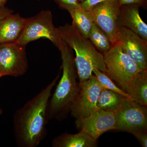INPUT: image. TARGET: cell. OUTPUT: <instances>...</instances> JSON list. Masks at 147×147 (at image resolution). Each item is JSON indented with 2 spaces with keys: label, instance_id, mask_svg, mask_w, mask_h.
<instances>
[{
  "label": "cell",
  "instance_id": "6da1fadb",
  "mask_svg": "<svg viewBox=\"0 0 147 147\" xmlns=\"http://www.w3.org/2000/svg\"><path fill=\"white\" fill-rule=\"evenodd\" d=\"M59 74L45 88L19 108L13 116L16 143L23 147L37 146L46 134L47 106Z\"/></svg>",
  "mask_w": 147,
  "mask_h": 147
},
{
  "label": "cell",
  "instance_id": "7a4b0ae2",
  "mask_svg": "<svg viewBox=\"0 0 147 147\" xmlns=\"http://www.w3.org/2000/svg\"><path fill=\"white\" fill-rule=\"evenodd\" d=\"M59 50L62 61L63 74L47 106V120L60 118L69 111L78 90L77 70L72 49L62 39Z\"/></svg>",
  "mask_w": 147,
  "mask_h": 147
},
{
  "label": "cell",
  "instance_id": "3957f363",
  "mask_svg": "<svg viewBox=\"0 0 147 147\" xmlns=\"http://www.w3.org/2000/svg\"><path fill=\"white\" fill-rule=\"evenodd\" d=\"M58 29L61 38L75 52L74 61L79 83L89 79L94 68L106 73L103 54L88 38L83 36L72 24L67 23Z\"/></svg>",
  "mask_w": 147,
  "mask_h": 147
},
{
  "label": "cell",
  "instance_id": "277c9868",
  "mask_svg": "<svg viewBox=\"0 0 147 147\" xmlns=\"http://www.w3.org/2000/svg\"><path fill=\"white\" fill-rule=\"evenodd\" d=\"M106 73L123 91L129 95L141 71L137 63L124 53L119 43L103 54Z\"/></svg>",
  "mask_w": 147,
  "mask_h": 147
},
{
  "label": "cell",
  "instance_id": "5b68a950",
  "mask_svg": "<svg viewBox=\"0 0 147 147\" xmlns=\"http://www.w3.org/2000/svg\"><path fill=\"white\" fill-rule=\"evenodd\" d=\"M41 38L49 40L58 49L62 40L58 28L53 24L50 10H42L34 16L26 18L23 30L15 42L26 46L29 42Z\"/></svg>",
  "mask_w": 147,
  "mask_h": 147
},
{
  "label": "cell",
  "instance_id": "8992f818",
  "mask_svg": "<svg viewBox=\"0 0 147 147\" xmlns=\"http://www.w3.org/2000/svg\"><path fill=\"white\" fill-rule=\"evenodd\" d=\"M116 129L133 134L147 131V107L142 106L128 98H124L115 112Z\"/></svg>",
  "mask_w": 147,
  "mask_h": 147
},
{
  "label": "cell",
  "instance_id": "52a82bcc",
  "mask_svg": "<svg viewBox=\"0 0 147 147\" xmlns=\"http://www.w3.org/2000/svg\"><path fill=\"white\" fill-rule=\"evenodd\" d=\"M120 7L119 0H106L89 11L93 22L105 32L112 45L119 42L120 29L117 20Z\"/></svg>",
  "mask_w": 147,
  "mask_h": 147
},
{
  "label": "cell",
  "instance_id": "ba28073f",
  "mask_svg": "<svg viewBox=\"0 0 147 147\" xmlns=\"http://www.w3.org/2000/svg\"><path fill=\"white\" fill-rule=\"evenodd\" d=\"M102 89L95 76L79 83L76 97L70 108L71 115L76 119L89 115L95 110L98 109L97 102Z\"/></svg>",
  "mask_w": 147,
  "mask_h": 147
},
{
  "label": "cell",
  "instance_id": "9c48e42d",
  "mask_svg": "<svg viewBox=\"0 0 147 147\" xmlns=\"http://www.w3.org/2000/svg\"><path fill=\"white\" fill-rule=\"evenodd\" d=\"M28 67L26 46L16 42L0 43V70L3 76H22Z\"/></svg>",
  "mask_w": 147,
  "mask_h": 147
},
{
  "label": "cell",
  "instance_id": "30bf717a",
  "mask_svg": "<svg viewBox=\"0 0 147 147\" xmlns=\"http://www.w3.org/2000/svg\"><path fill=\"white\" fill-rule=\"evenodd\" d=\"M115 112L98 109L87 117L76 119V127L97 140L106 131L116 129Z\"/></svg>",
  "mask_w": 147,
  "mask_h": 147
},
{
  "label": "cell",
  "instance_id": "8fae6325",
  "mask_svg": "<svg viewBox=\"0 0 147 147\" xmlns=\"http://www.w3.org/2000/svg\"><path fill=\"white\" fill-rule=\"evenodd\" d=\"M118 43L141 70L147 69V40L125 28H120Z\"/></svg>",
  "mask_w": 147,
  "mask_h": 147
},
{
  "label": "cell",
  "instance_id": "7c38bea8",
  "mask_svg": "<svg viewBox=\"0 0 147 147\" xmlns=\"http://www.w3.org/2000/svg\"><path fill=\"white\" fill-rule=\"evenodd\" d=\"M140 7L135 4L121 5L117 26L119 29H128L147 40V25L140 16Z\"/></svg>",
  "mask_w": 147,
  "mask_h": 147
},
{
  "label": "cell",
  "instance_id": "4fadbf2b",
  "mask_svg": "<svg viewBox=\"0 0 147 147\" xmlns=\"http://www.w3.org/2000/svg\"><path fill=\"white\" fill-rule=\"evenodd\" d=\"M25 19L19 13L9 14L0 21V43L15 42L24 28Z\"/></svg>",
  "mask_w": 147,
  "mask_h": 147
},
{
  "label": "cell",
  "instance_id": "5bb4252c",
  "mask_svg": "<svg viewBox=\"0 0 147 147\" xmlns=\"http://www.w3.org/2000/svg\"><path fill=\"white\" fill-rule=\"evenodd\" d=\"M97 140H94L84 131L76 134L64 133L56 137L52 142L54 147H96Z\"/></svg>",
  "mask_w": 147,
  "mask_h": 147
},
{
  "label": "cell",
  "instance_id": "9a60e30c",
  "mask_svg": "<svg viewBox=\"0 0 147 147\" xmlns=\"http://www.w3.org/2000/svg\"><path fill=\"white\" fill-rule=\"evenodd\" d=\"M72 19V24L84 37L88 38L93 22L89 11L80 6L69 12Z\"/></svg>",
  "mask_w": 147,
  "mask_h": 147
},
{
  "label": "cell",
  "instance_id": "2e32d148",
  "mask_svg": "<svg viewBox=\"0 0 147 147\" xmlns=\"http://www.w3.org/2000/svg\"><path fill=\"white\" fill-rule=\"evenodd\" d=\"M124 97L113 91L102 89L98 100L97 108L107 112H115Z\"/></svg>",
  "mask_w": 147,
  "mask_h": 147
},
{
  "label": "cell",
  "instance_id": "e0dca14e",
  "mask_svg": "<svg viewBox=\"0 0 147 147\" xmlns=\"http://www.w3.org/2000/svg\"><path fill=\"white\" fill-rule=\"evenodd\" d=\"M132 100L142 106H147V69L140 71L129 95Z\"/></svg>",
  "mask_w": 147,
  "mask_h": 147
},
{
  "label": "cell",
  "instance_id": "ac0fdd59",
  "mask_svg": "<svg viewBox=\"0 0 147 147\" xmlns=\"http://www.w3.org/2000/svg\"><path fill=\"white\" fill-rule=\"evenodd\" d=\"M88 39L95 48L103 55L109 51L112 46L105 32L94 23L90 31Z\"/></svg>",
  "mask_w": 147,
  "mask_h": 147
},
{
  "label": "cell",
  "instance_id": "d6986e66",
  "mask_svg": "<svg viewBox=\"0 0 147 147\" xmlns=\"http://www.w3.org/2000/svg\"><path fill=\"white\" fill-rule=\"evenodd\" d=\"M92 72L94 74L102 89L113 91L123 96L124 97L132 99L129 95L123 91L120 88L117 86L113 82V80L110 79L105 73L100 71L96 68L93 69Z\"/></svg>",
  "mask_w": 147,
  "mask_h": 147
},
{
  "label": "cell",
  "instance_id": "ffe728a7",
  "mask_svg": "<svg viewBox=\"0 0 147 147\" xmlns=\"http://www.w3.org/2000/svg\"><path fill=\"white\" fill-rule=\"evenodd\" d=\"M60 8L69 12L81 6L79 0H54Z\"/></svg>",
  "mask_w": 147,
  "mask_h": 147
},
{
  "label": "cell",
  "instance_id": "44dd1931",
  "mask_svg": "<svg viewBox=\"0 0 147 147\" xmlns=\"http://www.w3.org/2000/svg\"><path fill=\"white\" fill-rule=\"evenodd\" d=\"M105 1L106 0H86L84 2L81 3L80 5L84 9L90 11L95 6Z\"/></svg>",
  "mask_w": 147,
  "mask_h": 147
},
{
  "label": "cell",
  "instance_id": "7402d4cb",
  "mask_svg": "<svg viewBox=\"0 0 147 147\" xmlns=\"http://www.w3.org/2000/svg\"><path fill=\"white\" fill-rule=\"evenodd\" d=\"M121 5L124 4H135L138 5L140 7L146 9L147 0H119Z\"/></svg>",
  "mask_w": 147,
  "mask_h": 147
},
{
  "label": "cell",
  "instance_id": "603a6c76",
  "mask_svg": "<svg viewBox=\"0 0 147 147\" xmlns=\"http://www.w3.org/2000/svg\"><path fill=\"white\" fill-rule=\"evenodd\" d=\"M133 134L140 142L142 146L147 147V131H138Z\"/></svg>",
  "mask_w": 147,
  "mask_h": 147
},
{
  "label": "cell",
  "instance_id": "cb8c5ba5",
  "mask_svg": "<svg viewBox=\"0 0 147 147\" xmlns=\"http://www.w3.org/2000/svg\"><path fill=\"white\" fill-rule=\"evenodd\" d=\"M13 11L5 6L0 8V21L5 16L9 14L13 13Z\"/></svg>",
  "mask_w": 147,
  "mask_h": 147
},
{
  "label": "cell",
  "instance_id": "d4e9b609",
  "mask_svg": "<svg viewBox=\"0 0 147 147\" xmlns=\"http://www.w3.org/2000/svg\"><path fill=\"white\" fill-rule=\"evenodd\" d=\"M7 1V0H0V8L5 6Z\"/></svg>",
  "mask_w": 147,
  "mask_h": 147
},
{
  "label": "cell",
  "instance_id": "484cf974",
  "mask_svg": "<svg viewBox=\"0 0 147 147\" xmlns=\"http://www.w3.org/2000/svg\"><path fill=\"white\" fill-rule=\"evenodd\" d=\"M86 1V0H79V1L80 2V3H81L84 2Z\"/></svg>",
  "mask_w": 147,
  "mask_h": 147
},
{
  "label": "cell",
  "instance_id": "4316f807",
  "mask_svg": "<svg viewBox=\"0 0 147 147\" xmlns=\"http://www.w3.org/2000/svg\"><path fill=\"white\" fill-rule=\"evenodd\" d=\"M3 76L2 75L1 72V70H0V78L1 77H2Z\"/></svg>",
  "mask_w": 147,
  "mask_h": 147
},
{
  "label": "cell",
  "instance_id": "83f0119b",
  "mask_svg": "<svg viewBox=\"0 0 147 147\" xmlns=\"http://www.w3.org/2000/svg\"><path fill=\"white\" fill-rule=\"evenodd\" d=\"M1 113H2V110H1V109H0V115H1Z\"/></svg>",
  "mask_w": 147,
  "mask_h": 147
},
{
  "label": "cell",
  "instance_id": "f1b7e54d",
  "mask_svg": "<svg viewBox=\"0 0 147 147\" xmlns=\"http://www.w3.org/2000/svg\"><path fill=\"white\" fill-rule=\"evenodd\" d=\"M38 1H40V0H38Z\"/></svg>",
  "mask_w": 147,
  "mask_h": 147
}]
</instances>
